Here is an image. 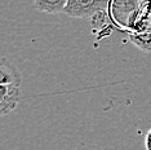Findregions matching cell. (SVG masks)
<instances>
[{
  "label": "cell",
  "mask_w": 151,
  "mask_h": 150,
  "mask_svg": "<svg viewBox=\"0 0 151 150\" xmlns=\"http://www.w3.org/2000/svg\"><path fill=\"white\" fill-rule=\"evenodd\" d=\"M112 17L133 32L151 9V0H110Z\"/></svg>",
  "instance_id": "1"
},
{
  "label": "cell",
  "mask_w": 151,
  "mask_h": 150,
  "mask_svg": "<svg viewBox=\"0 0 151 150\" xmlns=\"http://www.w3.org/2000/svg\"><path fill=\"white\" fill-rule=\"evenodd\" d=\"M109 8L110 0H68L63 13L71 18H93Z\"/></svg>",
  "instance_id": "2"
},
{
  "label": "cell",
  "mask_w": 151,
  "mask_h": 150,
  "mask_svg": "<svg viewBox=\"0 0 151 150\" xmlns=\"http://www.w3.org/2000/svg\"><path fill=\"white\" fill-rule=\"evenodd\" d=\"M21 100V86H0V114L14 111Z\"/></svg>",
  "instance_id": "3"
},
{
  "label": "cell",
  "mask_w": 151,
  "mask_h": 150,
  "mask_svg": "<svg viewBox=\"0 0 151 150\" xmlns=\"http://www.w3.org/2000/svg\"><path fill=\"white\" fill-rule=\"evenodd\" d=\"M22 76L6 58L0 63V86H21Z\"/></svg>",
  "instance_id": "4"
},
{
  "label": "cell",
  "mask_w": 151,
  "mask_h": 150,
  "mask_svg": "<svg viewBox=\"0 0 151 150\" xmlns=\"http://www.w3.org/2000/svg\"><path fill=\"white\" fill-rule=\"evenodd\" d=\"M68 0H34V5L39 12L48 14H58L65 11Z\"/></svg>",
  "instance_id": "5"
},
{
  "label": "cell",
  "mask_w": 151,
  "mask_h": 150,
  "mask_svg": "<svg viewBox=\"0 0 151 150\" xmlns=\"http://www.w3.org/2000/svg\"><path fill=\"white\" fill-rule=\"evenodd\" d=\"M130 43L145 53H151V29L142 34H129Z\"/></svg>",
  "instance_id": "6"
},
{
  "label": "cell",
  "mask_w": 151,
  "mask_h": 150,
  "mask_svg": "<svg viewBox=\"0 0 151 150\" xmlns=\"http://www.w3.org/2000/svg\"><path fill=\"white\" fill-rule=\"evenodd\" d=\"M145 149L151 150V128L149 129V132L145 136Z\"/></svg>",
  "instance_id": "7"
}]
</instances>
